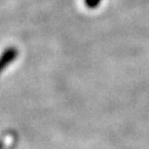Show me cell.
Listing matches in <instances>:
<instances>
[{
  "label": "cell",
  "mask_w": 149,
  "mask_h": 149,
  "mask_svg": "<svg viewBox=\"0 0 149 149\" xmlns=\"http://www.w3.org/2000/svg\"><path fill=\"white\" fill-rule=\"evenodd\" d=\"M18 50L16 48H8L0 56V73L17 58Z\"/></svg>",
  "instance_id": "cell-1"
},
{
  "label": "cell",
  "mask_w": 149,
  "mask_h": 149,
  "mask_svg": "<svg viewBox=\"0 0 149 149\" xmlns=\"http://www.w3.org/2000/svg\"><path fill=\"white\" fill-rule=\"evenodd\" d=\"M100 2H101V0H85V5L87 6L88 8H91V9L97 7Z\"/></svg>",
  "instance_id": "cell-2"
},
{
  "label": "cell",
  "mask_w": 149,
  "mask_h": 149,
  "mask_svg": "<svg viewBox=\"0 0 149 149\" xmlns=\"http://www.w3.org/2000/svg\"><path fill=\"white\" fill-rule=\"evenodd\" d=\"M2 146H3V143H2V140H0V149H2Z\"/></svg>",
  "instance_id": "cell-3"
}]
</instances>
